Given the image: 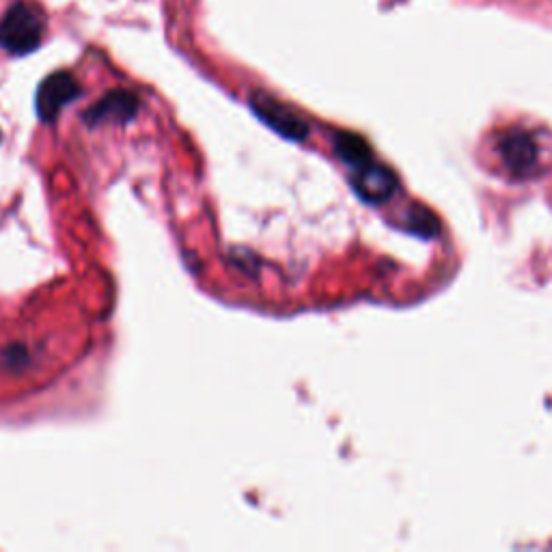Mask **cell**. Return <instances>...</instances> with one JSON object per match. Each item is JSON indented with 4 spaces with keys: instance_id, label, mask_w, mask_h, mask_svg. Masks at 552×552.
Listing matches in <instances>:
<instances>
[{
    "instance_id": "obj_1",
    "label": "cell",
    "mask_w": 552,
    "mask_h": 552,
    "mask_svg": "<svg viewBox=\"0 0 552 552\" xmlns=\"http://www.w3.org/2000/svg\"><path fill=\"white\" fill-rule=\"evenodd\" d=\"M41 39H44V16L22 0L13 3L0 18V48L16 57L37 50Z\"/></svg>"
},
{
    "instance_id": "obj_2",
    "label": "cell",
    "mask_w": 552,
    "mask_h": 552,
    "mask_svg": "<svg viewBox=\"0 0 552 552\" xmlns=\"http://www.w3.org/2000/svg\"><path fill=\"white\" fill-rule=\"evenodd\" d=\"M499 154L509 173L518 177H527L535 171L540 160V147H537L533 134L514 128L503 134L499 141Z\"/></svg>"
},
{
    "instance_id": "obj_3",
    "label": "cell",
    "mask_w": 552,
    "mask_h": 552,
    "mask_svg": "<svg viewBox=\"0 0 552 552\" xmlns=\"http://www.w3.org/2000/svg\"><path fill=\"white\" fill-rule=\"evenodd\" d=\"M80 87L72 74L57 72L48 76L37 91V113L44 121H54L61 108L78 98Z\"/></svg>"
},
{
    "instance_id": "obj_4",
    "label": "cell",
    "mask_w": 552,
    "mask_h": 552,
    "mask_svg": "<svg viewBox=\"0 0 552 552\" xmlns=\"http://www.w3.org/2000/svg\"><path fill=\"white\" fill-rule=\"evenodd\" d=\"M352 186L365 201L384 203L386 199L393 197V192L397 188V179L389 169L380 167V164L365 162L361 167H356Z\"/></svg>"
},
{
    "instance_id": "obj_5",
    "label": "cell",
    "mask_w": 552,
    "mask_h": 552,
    "mask_svg": "<svg viewBox=\"0 0 552 552\" xmlns=\"http://www.w3.org/2000/svg\"><path fill=\"white\" fill-rule=\"evenodd\" d=\"M253 108L255 113L264 119L268 126H272L276 132H281L283 136L289 138H302L307 134V126L298 119L292 110L285 108L276 100L268 98V95H255L253 98Z\"/></svg>"
},
{
    "instance_id": "obj_6",
    "label": "cell",
    "mask_w": 552,
    "mask_h": 552,
    "mask_svg": "<svg viewBox=\"0 0 552 552\" xmlns=\"http://www.w3.org/2000/svg\"><path fill=\"white\" fill-rule=\"evenodd\" d=\"M138 106V100L128 91H115L106 95V98L95 104L89 113L87 119L91 121H104V119H128L134 115V110Z\"/></svg>"
},
{
    "instance_id": "obj_7",
    "label": "cell",
    "mask_w": 552,
    "mask_h": 552,
    "mask_svg": "<svg viewBox=\"0 0 552 552\" xmlns=\"http://www.w3.org/2000/svg\"><path fill=\"white\" fill-rule=\"evenodd\" d=\"M337 149H339L341 158L348 160L350 164H354V167H361V164L369 162V147H367V143L363 141V138L343 134V136H339Z\"/></svg>"
},
{
    "instance_id": "obj_8",
    "label": "cell",
    "mask_w": 552,
    "mask_h": 552,
    "mask_svg": "<svg viewBox=\"0 0 552 552\" xmlns=\"http://www.w3.org/2000/svg\"><path fill=\"white\" fill-rule=\"evenodd\" d=\"M406 225L410 227V231L419 233L423 238H432L438 233V220L432 212L423 210V207H412Z\"/></svg>"
}]
</instances>
